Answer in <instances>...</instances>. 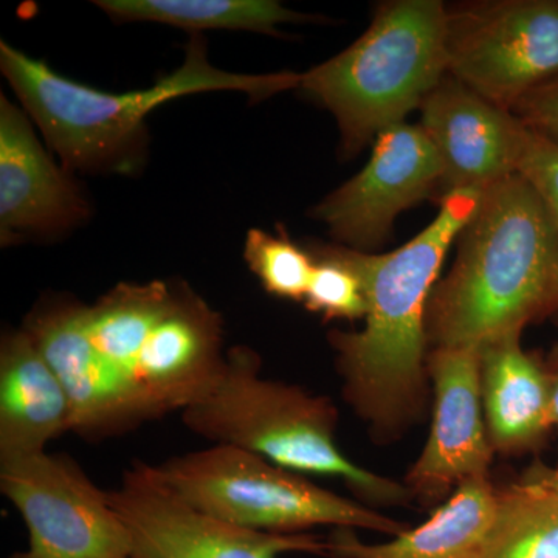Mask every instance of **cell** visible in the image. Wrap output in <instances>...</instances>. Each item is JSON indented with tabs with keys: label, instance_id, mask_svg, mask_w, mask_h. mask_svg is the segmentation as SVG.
I'll list each match as a JSON object with an SVG mask.
<instances>
[{
	"label": "cell",
	"instance_id": "obj_1",
	"mask_svg": "<svg viewBox=\"0 0 558 558\" xmlns=\"http://www.w3.org/2000/svg\"><path fill=\"white\" fill-rule=\"evenodd\" d=\"M481 191L440 201L436 219L405 245L371 255L328 247L357 274L368 312L357 332L332 330L344 396L360 417L392 438L422 417L427 376V307L451 244L480 207Z\"/></svg>",
	"mask_w": 558,
	"mask_h": 558
},
{
	"label": "cell",
	"instance_id": "obj_2",
	"mask_svg": "<svg viewBox=\"0 0 558 558\" xmlns=\"http://www.w3.org/2000/svg\"><path fill=\"white\" fill-rule=\"evenodd\" d=\"M457 242L453 267L429 295L433 347L480 349L558 312V231L519 172L483 191Z\"/></svg>",
	"mask_w": 558,
	"mask_h": 558
},
{
	"label": "cell",
	"instance_id": "obj_3",
	"mask_svg": "<svg viewBox=\"0 0 558 558\" xmlns=\"http://www.w3.org/2000/svg\"><path fill=\"white\" fill-rule=\"evenodd\" d=\"M0 69L61 157L65 170H131L142 149L145 120L165 102L186 95L236 90L253 101L300 87L301 73L241 75L216 69L207 44L194 35L183 64L145 90L110 94L64 78L44 61L0 44Z\"/></svg>",
	"mask_w": 558,
	"mask_h": 558
},
{
	"label": "cell",
	"instance_id": "obj_4",
	"mask_svg": "<svg viewBox=\"0 0 558 558\" xmlns=\"http://www.w3.org/2000/svg\"><path fill=\"white\" fill-rule=\"evenodd\" d=\"M183 424L218 446H233L300 475L336 476L369 505H407L413 494L349 461L336 440L332 400L260 377L247 347L231 348L211 391L182 411Z\"/></svg>",
	"mask_w": 558,
	"mask_h": 558
},
{
	"label": "cell",
	"instance_id": "obj_5",
	"mask_svg": "<svg viewBox=\"0 0 558 558\" xmlns=\"http://www.w3.org/2000/svg\"><path fill=\"white\" fill-rule=\"evenodd\" d=\"M446 38V3L389 0L347 50L301 73L300 89L336 117L343 156L421 109L449 73Z\"/></svg>",
	"mask_w": 558,
	"mask_h": 558
},
{
	"label": "cell",
	"instance_id": "obj_6",
	"mask_svg": "<svg viewBox=\"0 0 558 558\" xmlns=\"http://www.w3.org/2000/svg\"><path fill=\"white\" fill-rule=\"evenodd\" d=\"M161 478L189 505L213 519L267 534H304L312 527L366 529L396 535L399 521L317 486L300 473L233 446L213 444L157 465Z\"/></svg>",
	"mask_w": 558,
	"mask_h": 558
},
{
	"label": "cell",
	"instance_id": "obj_7",
	"mask_svg": "<svg viewBox=\"0 0 558 558\" xmlns=\"http://www.w3.org/2000/svg\"><path fill=\"white\" fill-rule=\"evenodd\" d=\"M449 75L509 110L558 75V0L447 7Z\"/></svg>",
	"mask_w": 558,
	"mask_h": 558
},
{
	"label": "cell",
	"instance_id": "obj_8",
	"mask_svg": "<svg viewBox=\"0 0 558 558\" xmlns=\"http://www.w3.org/2000/svg\"><path fill=\"white\" fill-rule=\"evenodd\" d=\"M0 492L28 531V548L11 558H131L108 492L72 459L47 451L0 459Z\"/></svg>",
	"mask_w": 558,
	"mask_h": 558
},
{
	"label": "cell",
	"instance_id": "obj_9",
	"mask_svg": "<svg viewBox=\"0 0 558 558\" xmlns=\"http://www.w3.org/2000/svg\"><path fill=\"white\" fill-rule=\"evenodd\" d=\"M108 495L130 532L131 558L328 557V539L319 535L250 531L194 509L161 478L157 465H132Z\"/></svg>",
	"mask_w": 558,
	"mask_h": 558
},
{
	"label": "cell",
	"instance_id": "obj_10",
	"mask_svg": "<svg viewBox=\"0 0 558 558\" xmlns=\"http://www.w3.org/2000/svg\"><path fill=\"white\" fill-rule=\"evenodd\" d=\"M440 163L435 146L421 126L400 123L373 143L366 167L312 211L348 248H379L398 219L438 193Z\"/></svg>",
	"mask_w": 558,
	"mask_h": 558
},
{
	"label": "cell",
	"instance_id": "obj_11",
	"mask_svg": "<svg viewBox=\"0 0 558 558\" xmlns=\"http://www.w3.org/2000/svg\"><path fill=\"white\" fill-rule=\"evenodd\" d=\"M83 306L70 301L39 306L24 329L64 385L72 405V433L100 442L160 414L138 381L94 347L84 328Z\"/></svg>",
	"mask_w": 558,
	"mask_h": 558
},
{
	"label": "cell",
	"instance_id": "obj_12",
	"mask_svg": "<svg viewBox=\"0 0 558 558\" xmlns=\"http://www.w3.org/2000/svg\"><path fill=\"white\" fill-rule=\"evenodd\" d=\"M427 373L435 385L432 432L407 487L413 497L438 501L462 483L487 478L495 450L484 417L478 349L435 348Z\"/></svg>",
	"mask_w": 558,
	"mask_h": 558
},
{
	"label": "cell",
	"instance_id": "obj_13",
	"mask_svg": "<svg viewBox=\"0 0 558 558\" xmlns=\"http://www.w3.org/2000/svg\"><path fill=\"white\" fill-rule=\"evenodd\" d=\"M421 128L440 163L438 201L486 191L515 174L523 123L447 73L421 106Z\"/></svg>",
	"mask_w": 558,
	"mask_h": 558
},
{
	"label": "cell",
	"instance_id": "obj_14",
	"mask_svg": "<svg viewBox=\"0 0 558 558\" xmlns=\"http://www.w3.org/2000/svg\"><path fill=\"white\" fill-rule=\"evenodd\" d=\"M223 365L220 315L178 282L170 307L135 362V379L161 417L204 399Z\"/></svg>",
	"mask_w": 558,
	"mask_h": 558
},
{
	"label": "cell",
	"instance_id": "obj_15",
	"mask_svg": "<svg viewBox=\"0 0 558 558\" xmlns=\"http://www.w3.org/2000/svg\"><path fill=\"white\" fill-rule=\"evenodd\" d=\"M86 201L44 150L24 110L0 97V234H57L87 218Z\"/></svg>",
	"mask_w": 558,
	"mask_h": 558
},
{
	"label": "cell",
	"instance_id": "obj_16",
	"mask_svg": "<svg viewBox=\"0 0 558 558\" xmlns=\"http://www.w3.org/2000/svg\"><path fill=\"white\" fill-rule=\"evenodd\" d=\"M64 385L24 328L0 341V459L46 451L51 439L72 432Z\"/></svg>",
	"mask_w": 558,
	"mask_h": 558
},
{
	"label": "cell",
	"instance_id": "obj_17",
	"mask_svg": "<svg viewBox=\"0 0 558 558\" xmlns=\"http://www.w3.org/2000/svg\"><path fill=\"white\" fill-rule=\"evenodd\" d=\"M520 339L499 337L478 349L488 439L505 454L534 449L553 428L548 371L524 351Z\"/></svg>",
	"mask_w": 558,
	"mask_h": 558
},
{
	"label": "cell",
	"instance_id": "obj_18",
	"mask_svg": "<svg viewBox=\"0 0 558 558\" xmlns=\"http://www.w3.org/2000/svg\"><path fill=\"white\" fill-rule=\"evenodd\" d=\"M498 510V490L488 478L462 483L425 523L391 542H363L354 529H336L329 558H483Z\"/></svg>",
	"mask_w": 558,
	"mask_h": 558
},
{
	"label": "cell",
	"instance_id": "obj_19",
	"mask_svg": "<svg viewBox=\"0 0 558 558\" xmlns=\"http://www.w3.org/2000/svg\"><path fill=\"white\" fill-rule=\"evenodd\" d=\"M120 22H159L183 31H245L277 35L279 25L307 21L274 0H97Z\"/></svg>",
	"mask_w": 558,
	"mask_h": 558
},
{
	"label": "cell",
	"instance_id": "obj_20",
	"mask_svg": "<svg viewBox=\"0 0 558 558\" xmlns=\"http://www.w3.org/2000/svg\"><path fill=\"white\" fill-rule=\"evenodd\" d=\"M174 290L175 284L165 281L121 282L92 306L84 304V328L94 347L135 379V362Z\"/></svg>",
	"mask_w": 558,
	"mask_h": 558
},
{
	"label": "cell",
	"instance_id": "obj_21",
	"mask_svg": "<svg viewBox=\"0 0 558 558\" xmlns=\"http://www.w3.org/2000/svg\"><path fill=\"white\" fill-rule=\"evenodd\" d=\"M483 558H558V495L520 483L498 490Z\"/></svg>",
	"mask_w": 558,
	"mask_h": 558
},
{
	"label": "cell",
	"instance_id": "obj_22",
	"mask_svg": "<svg viewBox=\"0 0 558 558\" xmlns=\"http://www.w3.org/2000/svg\"><path fill=\"white\" fill-rule=\"evenodd\" d=\"M244 259L263 288L278 299L304 301L315 259L284 230L278 234L253 229L245 238Z\"/></svg>",
	"mask_w": 558,
	"mask_h": 558
},
{
	"label": "cell",
	"instance_id": "obj_23",
	"mask_svg": "<svg viewBox=\"0 0 558 558\" xmlns=\"http://www.w3.org/2000/svg\"><path fill=\"white\" fill-rule=\"evenodd\" d=\"M315 266L304 306L325 319H365L368 312L362 282L354 270L329 252L314 253Z\"/></svg>",
	"mask_w": 558,
	"mask_h": 558
},
{
	"label": "cell",
	"instance_id": "obj_24",
	"mask_svg": "<svg viewBox=\"0 0 558 558\" xmlns=\"http://www.w3.org/2000/svg\"><path fill=\"white\" fill-rule=\"evenodd\" d=\"M517 172L534 186L545 202L558 231V146L537 132L521 131Z\"/></svg>",
	"mask_w": 558,
	"mask_h": 558
},
{
	"label": "cell",
	"instance_id": "obj_25",
	"mask_svg": "<svg viewBox=\"0 0 558 558\" xmlns=\"http://www.w3.org/2000/svg\"><path fill=\"white\" fill-rule=\"evenodd\" d=\"M512 113L527 130L558 146V75L524 95Z\"/></svg>",
	"mask_w": 558,
	"mask_h": 558
},
{
	"label": "cell",
	"instance_id": "obj_26",
	"mask_svg": "<svg viewBox=\"0 0 558 558\" xmlns=\"http://www.w3.org/2000/svg\"><path fill=\"white\" fill-rule=\"evenodd\" d=\"M517 483L558 495V468H549V465L538 462V464L531 465Z\"/></svg>",
	"mask_w": 558,
	"mask_h": 558
},
{
	"label": "cell",
	"instance_id": "obj_27",
	"mask_svg": "<svg viewBox=\"0 0 558 558\" xmlns=\"http://www.w3.org/2000/svg\"><path fill=\"white\" fill-rule=\"evenodd\" d=\"M549 377V414L553 427H558V349L546 366Z\"/></svg>",
	"mask_w": 558,
	"mask_h": 558
}]
</instances>
